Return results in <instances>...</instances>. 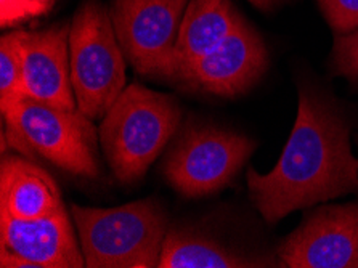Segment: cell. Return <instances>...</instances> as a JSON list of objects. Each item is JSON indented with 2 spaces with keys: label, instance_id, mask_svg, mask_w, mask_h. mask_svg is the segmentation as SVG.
<instances>
[{
  "label": "cell",
  "instance_id": "3957f363",
  "mask_svg": "<svg viewBox=\"0 0 358 268\" xmlns=\"http://www.w3.org/2000/svg\"><path fill=\"white\" fill-rule=\"evenodd\" d=\"M87 268H155L169 222L161 204L142 199L113 209L71 206Z\"/></svg>",
  "mask_w": 358,
  "mask_h": 268
},
{
  "label": "cell",
  "instance_id": "ac0fdd59",
  "mask_svg": "<svg viewBox=\"0 0 358 268\" xmlns=\"http://www.w3.org/2000/svg\"><path fill=\"white\" fill-rule=\"evenodd\" d=\"M318 5L338 34L358 29V0H318Z\"/></svg>",
  "mask_w": 358,
  "mask_h": 268
},
{
  "label": "cell",
  "instance_id": "5bb4252c",
  "mask_svg": "<svg viewBox=\"0 0 358 268\" xmlns=\"http://www.w3.org/2000/svg\"><path fill=\"white\" fill-rule=\"evenodd\" d=\"M275 265V260L243 255L187 228H169L162 243L158 264L159 268H244Z\"/></svg>",
  "mask_w": 358,
  "mask_h": 268
},
{
  "label": "cell",
  "instance_id": "9c48e42d",
  "mask_svg": "<svg viewBox=\"0 0 358 268\" xmlns=\"http://www.w3.org/2000/svg\"><path fill=\"white\" fill-rule=\"evenodd\" d=\"M267 47L257 31L240 18L229 36L183 76L189 89L219 97L248 92L267 68Z\"/></svg>",
  "mask_w": 358,
  "mask_h": 268
},
{
  "label": "cell",
  "instance_id": "d6986e66",
  "mask_svg": "<svg viewBox=\"0 0 358 268\" xmlns=\"http://www.w3.org/2000/svg\"><path fill=\"white\" fill-rule=\"evenodd\" d=\"M0 267L3 268H39L34 262L0 246Z\"/></svg>",
  "mask_w": 358,
  "mask_h": 268
},
{
  "label": "cell",
  "instance_id": "7c38bea8",
  "mask_svg": "<svg viewBox=\"0 0 358 268\" xmlns=\"http://www.w3.org/2000/svg\"><path fill=\"white\" fill-rule=\"evenodd\" d=\"M240 18L230 0H189L178 29L169 78L180 80L230 34Z\"/></svg>",
  "mask_w": 358,
  "mask_h": 268
},
{
  "label": "cell",
  "instance_id": "52a82bcc",
  "mask_svg": "<svg viewBox=\"0 0 358 268\" xmlns=\"http://www.w3.org/2000/svg\"><path fill=\"white\" fill-rule=\"evenodd\" d=\"M187 5L188 0H113V26L135 71L169 78Z\"/></svg>",
  "mask_w": 358,
  "mask_h": 268
},
{
  "label": "cell",
  "instance_id": "9a60e30c",
  "mask_svg": "<svg viewBox=\"0 0 358 268\" xmlns=\"http://www.w3.org/2000/svg\"><path fill=\"white\" fill-rule=\"evenodd\" d=\"M24 31L3 34L0 39V108L7 114L24 95L23 80Z\"/></svg>",
  "mask_w": 358,
  "mask_h": 268
},
{
  "label": "cell",
  "instance_id": "ffe728a7",
  "mask_svg": "<svg viewBox=\"0 0 358 268\" xmlns=\"http://www.w3.org/2000/svg\"><path fill=\"white\" fill-rule=\"evenodd\" d=\"M252 5H256L257 8H262V10H270L273 8L276 3H280L281 0H249Z\"/></svg>",
  "mask_w": 358,
  "mask_h": 268
},
{
  "label": "cell",
  "instance_id": "ba28073f",
  "mask_svg": "<svg viewBox=\"0 0 358 268\" xmlns=\"http://www.w3.org/2000/svg\"><path fill=\"white\" fill-rule=\"evenodd\" d=\"M289 268H358V202L310 212L278 248Z\"/></svg>",
  "mask_w": 358,
  "mask_h": 268
},
{
  "label": "cell",
  "instance_id": "8fae6325",
  "mask_svg": "<svg viewBox=\"0 0 358 268\" xmlns=\"http://www.w3.org/2000/svg\"><path fill=\"white\" fill-rule=\"evenodd\" d=\"M0 238L2 248L26 257L39 268L85 267L80 243L64 207L34 220L0 214Z\"/></svg>",
  "mask_w": 358,
  "mask_h": 268
},
{
  "label": "cell",
  "instance_id": "277c9868",
  "mask_svg": "<svg viewBox=\"0 0 358 268\" xmlns=\"http://www.w3.org/2000/svg\"><path fill=\"white\" fill-rule=\"evenodd\" d=\"M7 132H2V151L15 148L24 156L36 153L73 175L96 178V130L79 108L68 109L24 97L3 114Z\"/></svg>",
  "mask_w": 358,
  "mask_h": 268
},
{
  "label": "cell",
  "instance_id": "7a4b0ae2",
  "mask_svg": "<svg viewBox=\"0 0 358 268\" xmlns=\"http://www.w3.org/2000/svg\"><path fill=\"white\" fill-rule=\"evenodd\" d=\"M180 121L182 111L173 97L140 84L126 87L100 125L101 150L119 182L142 180Z\"/></svg>",
  "mask_w": 358,
  "mask_h": 268
},
{
  "label": "cell",
  "instance_id": "e0dca14e",
  "mask_svg": "<svg viewBox=\"0 0 358 268\" xmlns=\"http://www.w3.org/2000/svg\"><path fill=\"white\" fill-rule=\"evenodd\" d=\"M333 69L352 82H358V29L338 34L333 48Z\"/></svg>",
  "mask_w": 358,
  "mask_h": 268
},
{
  "label": "cell",
  "instance_id": "8992f818",
  "mask_svg": "<svg viewBox=\"0 0 358 268\" xmlns=\"http://www.w3.org/2000/svg\"><path fill=\"white\" fill-rule=\"evenodd\" d=\"M256 143L248 136L204 124H187L162 164L167 183L185 198H201L227 187Z\"/></svg>",
  "mask_w": 358,
  "mask_h": 268
},
{
  "label": "cell",
  "instance_id": "30bf717a",
  "mask_svg": "<svg viewBox=\"0 0 358 268\" xmlns=\"http://www.w3.org/2000/svg\"><path fill=\"white\" fill-rule=\"evenodd\" d=\"M68 24L37 32H24L23 80L24 95L52 105L76 109Z\"/></svg>",
  "mask_w": 358,
  "mask_h": 268
},
{
  "label": "cell",
  "instance_id": "5b68a950",
  "mask_svg": "<svg viewBox=\"0 0 358 268\" xmlns=\"http://www.w3.org/2000/svg\"><path fill=\"white\" fill-rule=\"evenodd\" d=\"M69 62L78 108L92 121L103 119L126 89V55L111 13L96 0H87L74 16Z\"/></svg>",
  "mask_w": 358,
  "mask_h": 268
},
{
  "label": "cell",
  "instance_id": "6da1fadb",
  "mask_svg": "<svg viewBox=\"0 0 358 268\" xmlns=\"http://www.w3.org/2000/svg\"><path fill=\"white\" fill-rule=\"evenodd\" d=\"M252 204L270 223L358 191V161L350 150V125L322 92L301 85L289 140L268 174L248 172Z\"/></svg>",
  "mask_w": 358,
  "mask_h": 268
},
{
  "label": "cell",
  "instance_id": "4fadbf2b",
  "mask_svg": "<svg viewBox=\"0 0 358 268\" xmlns=\"http://www.w3.org/2000/svg\"><path fill=\"white\" fill-rule=\"evenodd\" d=\"M58 185L42 167L21 156L0 164V214L34 220L63 209Z\"/></svg>",
  "mask_w": 358,
  "mask_h": 268
},
{
  "label": "cell",
  "instance_id": "2e32d148",
  "mask_svg": "<svg viewBox=\"0 0 358 268\" xmlns=\"http://www.w3.org/2000/svg\"><path fill=\"white\" fill-rule=\"evenodd\" d=\"M55 3L57 0H0V26L13 27L41 18Z\"/></svg>",
  "mask_w": 358,
  "mask_h": 268
}]
</instances>
